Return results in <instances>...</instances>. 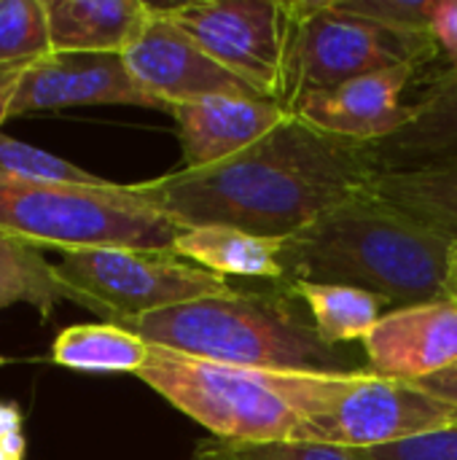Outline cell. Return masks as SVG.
<instances>
[{"label":"cell","instance_id":"obj_16","mask_svg":"<svg viewBox=\"0 0 457 460\" xmlns=\"http://www.w3.org/2000/svg\"><path fill=\"white\" fill-rule=\"evenodd\" d=\"M385 172L457 156V65H450L415 102L412 121L396 135L374 143Z\"/></svg>","mask_w":457,"mask_h":460},{"label":"cell","instance_id":"obj_22","mask_svg":"<svg viewBox=\"0 0 457 460\" xmlns=\"http://www.w3.org/2000/svg\"><path fill=\"white\" fill-rule=\"evenodd\" d=\"M54 54L46 0H0V67H22Z\"/></svg>","mask_w":457,"mask_h":460},{"label":"cell","instance_id":"obj_21","mask_svg":"<svg viewBox=\"0 0 457 460\" xmlns=\"http://www.w3.org/2000/svg\"><path fill=\"white\" fill-rule=\"evenodd\" d=\"M59 302L65 296L43 251L0 240V310L27 305L40 318H48Z\"/></svg>","mask_w":457,"mask_h":460},{"label":"cell","instance_id":"obj_4","mask_svg":"<svg viewBox=\"0 0 457 460\" xmlns=\"http://www.w3.org/2000/svg\"><path fill=\"white\" fill-rule=\"evenodd\" d=\"M140 340L180 356L269 372L345 375L350 358L326 345L286 302L232 291L156 310L121 323Z\"/></svg>","mask_w":457,"mask_h":460},{"label":"cell","instance_id":"obj_29","mask_svg":"<svg viewBox=\"0 0 457 460\" xmlns=\"http://www.w3.org/2000/svg\"><path fill=\"white\" fill-rule=\"evenodd\" d=\"M415 385L426 388L428 394H434V396H439V399H444V402L457 404V367L442 372V375H436V377L420 380V383H415Z\"/></svg>","mask_w":457,"mask_h":460},{"label":"cell","instance_id":"obj_15","mask_svg":"<svg viewBox=\"0 0 457 460\" xmlns=\"http://www.w3.org/2000/svg\"><path fill=\"white\" fill-rule=\"evenodd\" d=\"M54 54H124L151 16L140 0H46Z\"/></svg>","mask_w":457,"mask_h":460},{"label":"cell","instance_id":"obj_30","mask_svg":"<svg viewBox=\"0 0 457 460\" xmlns=\"http://www.w3.org/2000/svg\"><path fill=\"white\" fill-rule=\"evenodd\" d=\"M22 434V412L13 402H0V442Z\"/></svg>","mask_w":457,"mask_h":460},{"label":"cell","instance_id":"obj_8","mask_svg":"<svg viewBox=\"0 0 457 460\" xmlns=\"http://www.w3.org/2000/svg\"><path fill=\"white\" fill-rule=\"evenodd\" d=\"M457 426V404L374 372H350L334 402L304 420V442L372 450Z\"/></svg>","mask_w":457,"mask_h":460},{"label":"cell","instance_id":"obj_33","mask_svg":"<svg viewBox=\"0 0 457 460\" xmlns=\"http://www.w3.org/2000/svg\"><path fill=\"white\" fill-rule=\"evenodd\" d=\"M191 460H224V458H218L215 453H210V450L199 442V445H197V450H194V458Z\"/></svg>","mask_w":457,"mask_h":460},{"label":"cell","instance_id":"obj_32","mask_svg":"<svg viewBox=\"0 0 457 460\" xmlns=\"http://www.w3.org/2000/svg\"><path fill=\"white\" fill-rule=\"evenodd\" d=\"M447 299L457 302V240L450 251V272H447Z\"/></svg>","mask_w":457,"mask_h":460},{"label":"cell","instance_id":"obj_2","mask_svg":"<svg viewBox=\"0 0 457 460\" xmlns=\"http://www.w3.org/2000/svg\"><path fill=\"white\" fill-rule=\"evenodd\" d=\"M453 243L377 194H366L286 240L283 286L302 280L350 286L396 310L444 302Z\"/></svg>","mask_w":457,"mask_h":460},{"label":"cell","instance_id":"obj_13","mask_svg":"<svg viewBox=\"0 0 457 460\" xmlns=\"http://www.w3.org/2000/svg\"><path fill=\"white\" fill-rule=\"evenodd\" d=\"M415 65L388 67L337 89L307 94L296 102L291 116L337 137L380 143L404 129L415 116V105L401 102V92L415 78Z\"/></svg>","mask_w":457,"mask_h":460},{"label":"cell","instance_id":"obj_27","mask_svg":"<svg viewBox=\"0 0 457 460\" xmlns=\"http://www.w3.org/2000/svg\"><path fill=\"white\" fill-rule=\"evenodd\" d=\"M428 35L436 51L457 65V0H434Z\"/></svg>","mask_w":457,"mask_h":460},{"label":"cell","instance_id":"obj_9","mask_svg":"<svg viewBox=\"0 0 457 460\" xmlns=\"http://www.w3.org/2000/svg\"><path fill=\"white\" fill-rule=\"evenodd\" d=\"M159 11L261 97L277 100L288 38V3L194 0L159 5Z\"/></svg>","mask_w":457,"mask_h":460},{"label":"cell","instance_id":"obj_6","mask_svg":"<svg viewBox=\"0 0 457 460\" xmlns=\"http://www.w3.org/2000/svg\"><path fill=\"white\" fill-rule=\"evenodd\" d=\"M431 35L401 32L339 8L337 0L288 3V38L277 105L294 113L315 92L337 89L353 78L401 65L436 59Z\"/></svg>","mask_w":457,"mask_h":460},{"label":"cell","instance_id":"obj_12","mask_svg":"<svg viewBox=\"0 0 457 460\" xmlns=\"http://www.w3.org/2000/svg\"><path fill=\"white\" fill-rule=\"evenodd\" d=\"M372 372L420 383L457 367V302L399 307L380 318L364 340Z\"/></svg>","mask_w":457,"mask_h":460},{"label":"cell","instance_id":"obj_18","mask_svg":"<svg viewBox=\"0 0 457 460\" xmlns=\"http://www.w3.org/2000/svg\"><path fill=\"white\" fill-rule=\"evenodd\" d=\"M374 194L439 234L457 240V156L382 172Z\"/></svg>","mask_w":457,"mask_h":460},{"label":"cell","instance_id":"obj_11","mask_svg":"<svg viewBox=\"0 0 457 460\" xmlns=\"http://www.w3.org/2000/svg\"><path fill=\"white\" fill-rule=\"evenodd\" d=\"M75 105H135L164 111L137 86L121 54H48L22 73L11 116Z\"/></svg>","mask_w":457,"mask_h":460},{"label":"cell","instance_id":"obj_20","mask_svg":"<svg viewBox=\"0 0 457 460\" xmlns=\"http://www.w3.org/2000/svg\"><path fill=\"white\" fill-rule=\"evenodd\" d=\"M291 294H296L312 313V329L318 337L331 345L364 342L374 326L380 323L382 302L361 288L331 286V283H291Z\"/></svg>","mask_w":457,"mask_h":460},{"label":"cell","instance_id":"obj_1","mask_svg":"<svg viewBox=\"0 0 457 460\" xmlns=\"http://www.w3.org/2000/svg\"><path fill=\"white\" fill-rule=\"evenodd\" d=\"M374 143L329 135L291 116L234 159L140 183L178 226H234L288 240L342 202L374 194Z\"/></svg>","mask_w":457,"mask_h":460},{"label":"cell","instance_id":"obj_23","mask_svg":"<svg viewBox=\"0 0 457 460\" xmlns=\"http://www.w3.org/2000/svg\"><path fill=\"white\" fill-rule=\"evenodd\" d=\"M0 178L3 181H38V183H75L100 186L105 178L30 143L13 140L0 132Z\"/></svg>","mask_w":457,"mask_h":460},{"label":"cell","instance_id":"obj_5","mask_svg":"<svg viewBox=\"0 0 457 460\" xmlns=\"http://www.w3.org/2000/svg\"><path fill=\"white\" fill-rule=\"evenodd\" d=\"M178 226L140 183H38L0 178V240L62 253L94 248L172 251Z\"/></svg>","mask_w":457,"mask_h":460},{"label":"cell","instance_id":"obj_28","mask_svg":"<svg viewBox=\"0 0 457 460\" xmlns=\"http://www.w3.org/2000/svg\"><path fill=\"white\" fill-rule=\"evenodd\" d=\"M22 67H0V127L11 119V102L22 81Z\"/></svg>","mask_w":457,"mask_h":460},{"label":"cell","instance_id":"obj_25","mask_svg":"<svg viewBox=\"0 0 457 460\" xmlns=\"http://www.w3.org/2000/svg\"><path fill=\"white\" fill-rule=\"evenodd\" d=\"M339 8L401 32L428 35L434 0H337Z\"/></svg>","mask_w":457,"mask_h":460},{"label":"cell","instance_id":"obj_3","mask_svg":"<svg viewBox=\"0 0 457 460\" xmlns=\"http://www.w3.org/2000/svg\"><path fill=\"white\" fill-rule=\"evenodd\" d=\"M347 375L242 369L151 345L135 377L207 429L213 439L304 442V420L334 402Z\"/></svg>","mask_w":457,"mask_h":460},{"label":"cell","instance_id":"obj_14","mask_svg":"<svg viewBox=\"0 0 457 460\" xmlns=\"http://www.w3.org/2000/svg\"><path fill=\"white\" fill-rule=\"evenodd\" d=\"M170 116L178 124L183 170L224 164L291 119L275 100L240 97H205L172 105Z\"/></svg>","mask_w":457,"mask_h":460},{"label":"cell","instance_id":"obj_19","mask_svg":"<svg viewBox=\"0 0 457 460\" xmlns=\"http://www.w3.org/2000/svg\"><path fill=\"white\" fill-rule=\"evenodd\" d=\"M151 345L116 323H78L57 334L51 361L73 372H127L137 375Z\"/></svg>","mask_w":457,"mask_h":460},{"label":"cell","instance_id":"obj_24","mask_svg":"<svg viewBox=\"0 0 457 460\" xmlns=\"http://www.w3.org/2000/svg\"><path fill=\"white\" fill-rule=\"evenodd\" d=\"M224 460H364L358 450H345L321 442H202Z\"/></svg>","mask_w":457,"mask_h":460},{"label":"cell","instance_id":"obj_31","mask_svg":"<svg viewBox=\"0 0 457 460\" xmlns=\"http://www.w3.org/2000/svg\"><path fill=\"white\" fill-rule=\"evenodd\" d=\"M24 450H27L24 434H13L0 442V460H24Z\"/></svg>","mask_w":457,"mask_h":460},{"label":"cell","instance_id":"obj_10","mask_svg":"<svg viewBox=\"0 0 457 460\" xmlns=\"http://www.w3.org/2000/svg\"><path fill=\"white\" fill-rule=\"evenodd\" d=\"M121 57L137 86L159 100L164 111L205 97L267 100L240 75L215 62L186 30L167 19L159 5H151L145 27Z\"/></svg>","mask_w":457,"mask_h":460},{"label":"cell","instance_id":"obj_7","mask_svg":"<svg viewBox=\"0 0 457 460\" xmlns=\"http://www.w3.org/2000/svg\"><path fill=\"white\" fill-rule=\"evenodd\" d=\"M51 270L65 302L116 326L156 310L234 291L224 278L178 259L172 251H75L62 253Z\"/></svg>","mask_w":457,"mask_h":460},{"label":"cell","instance_id":"obj_17","mask_svg":"<svg viewBox=\"0 0 457 460\" xmlns=\"http://www.w3.org/2000/svg\"><path fill=\"white\" fill-rule=\"evenodd\" d=\"M283 245L286 240L280 237H264L234 226H194L178 234L172 253L218 278L283 283Z\"/></svg>","mask_w":457,"mask_h":460},{"label":"cell","instance_id":"obj_26","mask_svg":"<svg viewBox=\"0 0 457 460\" xmlns=\"http://www.w3.org/2000/svg\"><path fill=\"white\" fill-rule=\"evenodd\" d=\"M358 453L364 460H457V426Z\"/></svg>","mask_w":457,"mask_h":460}]
</instances>
